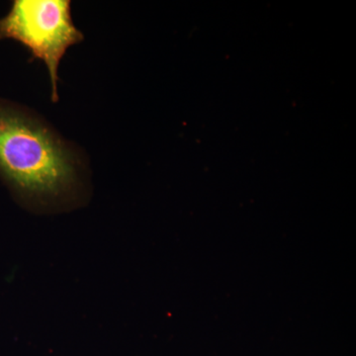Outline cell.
<instances>
[{
  "label": "cell",
  "mask_w": 356,
  "mask_h": 356,
  "mask_svg": "<svg viewBox=\"0 0 356 356\" xmlns=\"http://www.w3.org/2000/svg\"><path fill=\"white\" fill-rule=\"evenodd\" d=\"M81 154L50 124L0 97V178L25 207L65 209L83 191Z\"/></svg>",
  "instance_id": "obj_1"
},
{
  "label": "cell",
  "mask_w": 356,
  "mask_h": 356,
  "mask_svg": "<svg viewBox=\"0 0 356 356\" xmlns=\"http://www.w3.org/2000/svg\"><path fill=\"white\" fill-rule=\"evenodd\" d=\"M19 42L32 60H43L51 79L53 102H58V67L70 47L83 41L72 17L70 0H14L0 19V40Z\"/></svg>",
  "instance_id": "obj_2"
}]
</instances>
